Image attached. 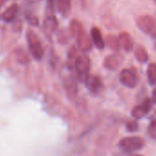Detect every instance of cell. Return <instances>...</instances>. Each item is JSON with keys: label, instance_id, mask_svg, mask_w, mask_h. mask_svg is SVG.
<instances>
[{"label": "cell", "instance_id": "1", "mask_svg": "<svg viewBox=\"0 0 156 156\" xmlns=\"http://www.w3.org/2000/svg\"><path fill=\"white\" fill-rule=\"evenodd\" d=\"M91 67V60L89 56L86 53L78 55L74 62V69L79 76V79L85 84L87 77L89 76Z\"/></svg>", "mask_w": 156, "mask_h": 156}, {"label": "cell", "instance_id": "2", "mask_svg": "<svg viewBox=\"0 0 156 156\" xmlns=\"http://www.w3.org/2000/svg\"><path fill=\"white\" fill-rule=\"evenodd\" d=\"M145 146V140L140 136H129L119 141V147L127 152L140 151Z\"/></svg>", "mask_w": 156, "mask_h": 156}, {"label": "cell", "instance_id": "3", "mask_svg": "<svg viewBox=\"0 0 156 156\" xmlns=\"http://www.w3.org/2000/svg\"><path fill=\"white\" fill-rule=\"evenodd\" d=\"M27 41L32 57L38 61L41 60L44 55V49L39 36L33 30H29L27 32Z\"/></svg>", "mask_w": 156, "mask_h": 156}, {"label": "cell", "instance_id": "4", "mask_svg": "<svg viewBox=\"0 0 156 156\" xmlns=\"http://www.w3.org/2000/svg\"><path fill=\"white\" fill-rule=\"evenodd\" d=\"M137 27L151 38H156V19L151 15H141L136 20Z\"/></svg>", "mask_w": 156, "mask_h": 156}, {"label": "cell", "instance_id": "5", "mask_svg": "<svg viewBox=\"0 0 156 156\" xmlns=\"http://www.w3.org/2000/svg\"><path fill=\"white\" fill-rule=\"evenodd\" d=\"M119 81L124 87L128 88H134L138 85L139 78L133 70L123 69L119 73Z\"/></svg>", "mask_w": 156, "mask_h": 156}, {"label": "cell", "instance_id": "6", "mask_svg": "<svg viewBox=\"0 0 156 156\" xmlns=\"http://www.w3.org/2000/svg\"><path fill=\"white\" fill-rule=\"evenodd\" d=\"M63 87H64V90H65L67 97L71 100H73L77 97V93H78L77 83H76L74 77L73 75H67L64 77Z\"/></svg>", "mask_w": 156, "mask_h": 156}, {"label": "cell", "instance_id": "7", "mask_svg": "<svg viewBox=\"0 0 156 156\" xmlns=\"http://www.w3.org/2000/svg\"><path fill=\"white\" fill-rule=\"evenodd\" d=\"M151 108V101L150 98H146L140 104L133 108L131 111V115L136 119H142L150 112Z\"/></svg>", "mask_w": 156, "mask_h": 156}, {"label": "cell", "instance_id": "8", "mask_svg": "<svg viewBox=\"0 0 156 156\" xmlns=\"http://www.w3.org/2000/svg\"><path fill=\"white\" fill-rule=\"evenodd\" d=\"M123 56L121 53H119V51H115V53L108 55V57H106L105 61H104V67L109 71H113L118 69L123 62Z\"/></svg>", "mask_w": 156, "mask_h": 156}, {"label": "cell", "instance_id": "9", "mask_svg": "<svg viewBox=\"0 0 156 156\" xmlns=\"http://www.w3.org/2000/svg\"><path fill=\"white\" fill-rule=\"evenodd\" d=\"M85 85L94 94H99L104 88L103 81L101 79V77L98 75L89 74V76L87 77V79L85 82Z\"/></svg>", "mask_w": 156, "mask_h": 156}, {"label": "cell", "instance_id": "10", "mask_svg": "<svg viewBox=\"0 0 156 156\" xmlns=\"http://www.w3.org/2000/svg\"><path fill=\"white\" fill-rule=\"evenodd\" d=\"M75 41H76V44H77L78 49H79L80 51H82L83 52H87V51L92 50L93 41L89 38V36L86 33L85 30L75 38Z\"/></svg>", "mask_w": 156, "mask_h": 156}, {"label": "cell", "instance_id": "11", "mask_svg": "<svg viewBox=\"0 0 156 156\" xmlns=\"http://www.w3.org/2000/svg\"><path fill=\"white\" fill-rule=\"evenodd\" d=\"M119 41L120 48L123 49L127 52H130L133 51L134 48V41L132 40V37L129 33L123 31L119 35Z\"/></svg>", "mask_w": 156, "mask_h": 156}, {"label": "cell", "instance_id": "12", "mask_svg": "<svg viewBox=\"0 0 156 156\" xmlns=\"http://www.w3.org/2000/svg\"><path fill=\"white\" fill-rule=\"evenodd\" d=\"M43 28H44V31L49 35L55 32V30L58 28V21L54 14L51 13L46 14V17L43 21Z\"/></svg>", "mask_w": 156, "mask_h": 156}, {"label": "cell", "instance_id": "13", "mask_svg": "<svg viewBox=\"0 0 156 156\" xmlns=\"http://www.w3.org/2000/svg\"><path fill=\"white\" fill-rule=\"evenodd\" d=\"M91 39L93 43L95 44V46L99 49V50H103L106 46V41L103 38V35L101 33V30L97 28L94 27L91 30Z\"/></svg>", "mask_w": 156, "mask_h": 156}, {"label": "cell", "instance_id": "14", "mask_svg": "<svg viewBox=\"0 0 156 156\" xmlns=\"http://www.w3.org/2000/svg\"><path fill=\"white\" fill-rule=\"evenodd\" d=\"M56 9L62 17H67L72 9V0H56Z\"/></svg>", "mask_w": 156, "mask_h": 156}, {"label": "cell", "instance_id": "15", "mask_svg": "<svg viewBox=\"0 0 156 156\" xmlns=\"http://www.w3.org/2000/svg\"><path fill=\"white\" fill-rule=\"evenodd\" d=\"M18 13H19V6L17 4H13L4 11V13L2 14V19L6 22H11L16 19Z\"/></svg>", "mask_w": 156, "mask_h": 156}, {"label": "cell", "instance_id": "16", "mask_svg": "<svg viewBox=\"0 0 156 156\" xmlns=\"http://www.w3.org/2000/svg\"><path fill=\"white\" fill-rule=\"evenodd\" d=\"M69 30H70L71 35L75 39L78 35L81 34L84 31V28H83V26H82L80 21H78L76 20H73L70 22Z\"/></svg>", "mask_w": 156, "mask_h": 156}, {"label": "cell", "instance_id": "17", "mask_svg": "<svg viewBox=\"0 0 156 156\" xmlns=\"http://www.w3.org/2000/svg\"><path fill=\"white\" fill-rule=\"evenodd\" d=\"M134 55H135V57L139 62H146L148 61V58H149V55H148L146 49L141 45L138 46L134 50Z\"/></svg>", "mask_w": 156, "mask_h": 156}, {"label": "cell", "instance_id": "18", "mask_svg": "<svg viewBox=\"0 0 156 156\" xmlns=\"http://www.w3.org/2000/svg\"><path fill=\"white\" fill-rule=\"evenodd\" d=\"M106 44L114 51H119L120 45L119 41V37L115 35H108L106 38Z\"/></svg>", "mask_w": 156, "mask_h": 156}, {"label": "cell", "instance_id": "19", "mask_svg": "<svg viewBox=\"0 0 156 156\" xmlns=\"http://www.w3.org/2000/svg\"><path fill=\"white\" fill-rule=\"evenodd\" d=\"M147 77L151 85L156 84V63H150L147 68Z\"/></svg>", "mask_w": 156, "mask_h": 156}, {"label": "cell", "instance_id": "20", "mask_svg": "<svg viewBox=\"0 0 156 156\" xmlns=\"http://www.w3.org/2000/svg\"><path fill=\"white\" fill-rule=\"evenodd\" d=\"M148 134L151 139L156 140V119L151 120V123L149 124V126H148Z\"/></svg>", "mask_w": 156, "mask_h": 156}, {"label": "cell", "instance_id": "21", "mask_svg": "<svg viewBox=\"0 0 156 156\" xmlns=\"http://www.w3.org/2000/svg\"><path fill=\"white\" fill-rule=\"evenodd\" d=\"M56 9V0H47V13L54 14Z\"/></svg>", "mask_w": 156, "mask_h": 156}, {"label": "cell", "instance_id": "22", "mask_svg": "<svg viewBox=\"0 0 156 156\" xmlns=\"http://www.w3.org/2000/svg\"><path fill=\"white\" fill-rule=\"evenodd\" d=\"M127 129L130 132H134L137 131L139 129V124L136 120H130L127 123Z\"/></svg>", "mask_w": 156, "mask_h": 156}, {"label": "cell", "instance_id": "23", "mask_svg": "<svg viewBox=\"0 0 156 156\" xmlns=\"http://www.w3.org/2000/svg\"><path fill=\"white\" fill-rule=\"evenodd\" d=\"M28 20H29V21H30V24L34 25V26H38V25H39V20H38L35 16L29 17Z\"/></svg>", "mask_w": 156, "mask_h": 156}, {"label": "cell", "instance_id": "24", "mask_svg": "<svg viewBox=\"0 0 156 156\" xmlns=\"http://www.w3.org/2000/svg\"><path fill=\"white\" fill-rule=\"evenodd\" d=\"M152 100H153V102L156 104V87L153 89V91H152Z\"/></svg>", "mask_w": 156, "mask_h": 156}, {"label": "cell", "instance_id": "25", "mask_svg": "<svg viewBox=\"0 0 156 156\" xmlns=\"http://www.w3.org/2000/svg\"><path fill=\"white\" fill-rule=\"evenodd\" d=\"M8 1H9V0H0V9H1Z\"/></svg>", "mask_w": 156, "mask_h": 156}, {"label": "cell", "instance_id": "26", "mask_svg": "<svg viewBox=\"0 0 156 156\" xmlns=\"http://www.w3.org/2000/svg\"><path fill=\"white\" fill-rule=\"evenodd\" d=\"M129 156H144V155H142L140 153H131Z\"/></svg>", "mask_w": 156, "mask_h": 156}, {"label": "cell", "instance_id": "27", "mask_svg": "<svg viewBox=\"0 0 156 156\" xmlns=\"http://www.w3.org/2000/svg\"><path fill=\"white\" fill-rule=\"evenodd\" d=\"M153 1H154V3L156 4V0H153Z\"/></svg>", "mask_w": 156, "mask_h": 156}, {"label": "cell", "instance_id": "28", "mask_svg": "<svg viewBox=\"0 0 156 156\" xmlns=\"http://www.w3.org/2000/svg\"><path fill=\"white\" fill-rule=\"evenodd\" d=\"M154 48H155V50H156V43H155V46H154Z\"/></svg>", "mask_w": 156, "mask_h": 156}]
</instances>
